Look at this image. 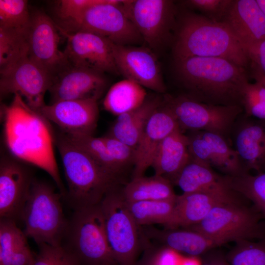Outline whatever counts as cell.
I'll return each instance as SVG.
<instances>
[{"instance_id":"6da1fadb","label":"cell","mask_w":265,"mask_h":265,"mask_svg":"<svg viewBox=\"0 0 265 265\" xmlns=\"http://www.w3.org/2000/svg\"><path fill=\"white\" fill-rule=\"evenodd\" d=\"M2 112L4 140L11 154L46 172L65 196L49 121L31 108L18 94L14 95L9 105L3 107Z\"/></svg>"},{"instance_id":"7a4b0ae2","label":"cell","mask_w":265,"mask_h":265,"mask_svg":"<svg viewBox=\"0 0 265 265\" xmlns=\"http://www.w3.org/2000/svg\"><path fill=\"white\" fill-rule=\"evenodd\" d=\"M174 70L188 92L185 95L209 104L241 106L249 82L246 68L224 58L193 56L174 59Z\"/></svg>"},{"instance_id":"3957f363","label":"cell","mask_w":265,"mask_h":265,"mask_svg":"<svg viewBox=\"0 0 265 265\" xmlns=\"http://www.w3.org/2000/svg\"><path fill=\"white\" fill-rule=\"evenodd\" d=\"M180 14H177L173 39L174 59L218 57L247 68L250 60L244 48L223 23L193 12Z\"/></svg>"},{"instance_id":"277c9868","label":"cell","mask_w":265,"mask_h":265,"mask_svg":"<svg viewBox=\"0 0 265 265\" xmlns=\"http://www.w3.org/2000/svg\"><path fill=\"white\" fill-rule=\"evenodd\" d=\"M56 144L61 158L68 186L65 196L75 210L100 203L117 188L119 180L105 171L62 132Z\"/></svg>"},{"instance_id":"5b68a950","label":"cell","mask_w":265,"mask_h":265,"mask_svg":"<svg viewBox=\"0 0 265 265\" xmlns=\"http://www.w3.org/2000/svg\"><path fill=\"white\" fill-rule=\"evenodd\" d=\"M63 196L49 185L34 179L20 218L27 238L39 245H62L68 222L61 203Z\"/></svg>"},{"instance_id":"8992f818","label":"cell","mask_w":265,"mask_h":265,"mask_svg":"<svg viewBox=\"0 0 265 265\" xmlns=\"http://www.w3.org/2000/svg\"><path fill=\"white\" fill-rule=\"evenodd\" d=\"M65 237L68 244L64 246L82 265L116 264L108 242L100 204L75 210Z\"/></svg>"},{"instance_id":"52a82bcc","label":"cell","mask_w":265,"mask_h":265,"mask_svg":"<svg viewBox=\"0 0 265 265\" xmlns=\"http://www.w3.org/2000/svg\"><path fill=\"white\" fill-rule=\"evenodd\" d=\"M123 1L104 0L74 18L61 22L58 26L67 32H91L116 45H139L144 40L125 11Z\"/></svg>"},{"instance_id":"ba28073f","label":"cell","mask_w":265,"mask_h":265,"mask_svg":"<svg viewBox=\"0 0 265 265\" xmlns=\"http://www.w3.org/2000/svg\"><path fill=\"white\" fill-rule=\"evenodd\" d=\"M240 203L219 205L200 222L187 229L201 232L222 245L265 238L264 217L254 207L248 208Z\"/></svg>"},{"instance_id":"9c48e42d","label":"cell","mask_w":265,"mask_h":265,"mask_svg":"<svg viewBox=\"0 0 265 265\" xmlns=\"http://www.w3.org/2000/svg\"><path fill=\"white\" fill-rule=\"evenodd\" d=\"M108 242L117 264L135 265L140 247V226L131 215L117 187L109 191L100 203Z\"/></svg>"},{"instance_id":"30bf717a","label":"cell","mask_w":265,"mask_h":265,"mask_svg":"<svg viewBox=\"0 0 265 265\" xmlns=\"http://www.w3.org/2000/svg\"><path fill=\"white\" fill-rule=\"evenodd\" d=\"M165 105L174 115L179 129L208 131L225 137L242 112L241 106L209 104L185 95L167 98Z\"/></svg>"},{"instance_id":"8fae6325","label":"cell","mask_w":265,"mask_h":265,"mask_svg":"<svg viewBox=\"0 0 265 265\" xmlns=\"http://www.w3.org/2000/svg\"><path fill=\"white\" fill-rule=\"evenodd\" d=\"M122 6L151 49L159 51L173 40L178 13L173 1L124 0Z\"/></svg>"},{"instance_id":"7c38bea8","label":"cell","mask_w":265,"mask_h":265,"mask_svg":"<svg viewBox=\"0 0 265 265\" xmlns=\"http://www.w3.org/2000/svg\"><path fill=\"white\" fill-rule=\"evenodd\" d=\"M0 72L1 96L18 94L36 111L46 105L44 97L53 77L32 60L28 53Z\"/></svg>"},{"instance_id":"4fadbf2b","label":"cell","mask_w":265,"mask_h":265,"mask_svg":"<svg viewBox=\"0 0 265 265\" xmlns=\"http://www.w3.org/2000/svg\"><path fill=\"white\" fill-rule=\"evenodd\" d=\"M59 33L57 25L46 13L31 14L26 35L28 54L53 78L70 65L59 48Z\"/></svg>"},{"instance_id":"5bb4252c","label":"cell","mask_w":265,"mask_h":265,"mask_svg":"<svg viewBox=\"0 0 265 265\" xmlns=\"http://www.w3.org/2000/svg\"><path fill=\"white\" fill-rule=\"evenodd\" d=\"M58 27L66 38L63 52L70 65L103 73L119 74L114 58L112 42L91 32H67Z\"/></svg>"},{"instance_id":"9a60e30c","label":"cell","mask_w":265,"mask_h":265,"mask_svg":"<svg viewBox=\"0 0 265 265\" xmlns=\"http://www.w3.org/2000/svg\"><path fill=\"white\" fill-rule=\"evenodd\" d=\"M187 136L190 159L215 168L225 175L237 176L246 172L235 150L220 134L194 131Z\"/></svg>"},{"instance_id":"2e32d148","label":"cell","mask_w":265,"mask_h":265,"mask_svg":"<svg viewBox=\"0 0 265 265\" xmlns=\"http://www.w3.org/2000/svg\"><path fill=\"white\" fill-rule=\"evenodd\" d=\"M113 53L118 72L126 79L157 92L165 91L159 63L152 50L113 44Z\"/></svg>"},{"instance_id":"e0dca14e","label":"cell","mask_w":265,"mask_h":265,"mask_svg":"<svg viewBox=\"0 0 265 265\" xmlns=\"http://www.w3.org/2000/svg\"><path fill=\"white\" fill-rule=\"evenodd\" d=\"M34 179L17 159L3 156L0 162V217L15 221L28 198Z\"/></svg>"},{"instance_id":"ac0fdd59","label":"cell","mask_w":265,"mask_h":265,"mask_svg":"<svg viewBox=\"0 0 265 265\" xmlns=\"http://www.w3.org/2000/svg\"><path fill=\"white\" fill-rule=\"evenodd\" d=\"M98 100L61 101L45 105L38 111L68 135H93L99 116Z\"/></svg>"},{"instance_id":"d6986e66","label":"cell","mask_w":265,"mask_h":265,"mask_svg":"<svg viewBox=\"0 0 265 265\" xmlns=\"http://www.w3.org/2000/svg\"><path fill=\"white\" fill-rule=\"evenodd\" d=\"M104 73L68 65L52 79L49 92L51 103L89 98L98 99L106 86Z\"/></svg>"},{"instance_id":"ffe728a7","label":"cell","mask_w":265,"mask_h":265,"mask_svg":"<svg viewBox=\"0 0 265 265\" xmlns=\"http://www.w3.org/2000/svg\"><path fill=\"white\" fill-rule=\"evenodd\" d=\"M234 190L219 192L183 193L177 195L172 214L164 225L166 229L189 228L200 222L215 207L240 202Z\"/></svg>"},{"instance_id":"44dd1931","label":"cell","mask_w":265,"mask_h":265,"mask_svg":"<svg viewBox=\"0 0 265 265\" xmlns=\"http://www.w3.org/2000/svg\"><path fill=\"white\" fill-rule=\"evenodd\" d=\"M179 129L169 108L164 104L150 117L135 148L132 178L144 176L151 166L155 154L162 140Z\"/></svg>"},{"instance_id":"7402d4cb","label":"cell","mask_w":265,"mask_h":265,"mask_svg":"<svg viewBox=\"0 0 265 265\" xmlns=\"http://www.w3.org/2000/svg\"><path fill=\"white\" fill-rule=\"evenodd\" d=\"M221 23L243 48L265 39V15L256 0H233Z\"/></svg>"},{"instance_id":"603a6c76","label":"cell","mask_w":265,"mask_h":265,"mask_svg":"<svg viewBox=\"0 0 265 265\" xmlns=\"http://www.w3.org/2000/svg\"><path fill=\"white\" fill-rule=\"evenodd\" d=\"M244 120L234 134V149L246 172H265V121Z\"/></svg>"},{"instance_id":"cb8c5ba5","label":"cell","mask_w":265,"mask_h":265,"mask_svg":"<svg viewBox=\"0 0 265 265\" xmlns=\"http://www.w3.org/2000/svg\"><path fill=\"white\" fill-rule=\"evenodd\" d=\"M142 232L163 244L164 247L188 256L198 257L222 245L215 239L190 229L179 230L175 228L161 230L149 227L143 229Z\"/></svg>"},{"instance_id":"d4e9b609","label":"cell","mask_w":265,"mask_h":265,"mask_svg":"<svg viewBox=\"0 0 265 265\" xmlns=\"http://www.w3.org/2000/svg\"><path fill=\"white\" fill-rule=\"evenodd\" d=\"M190 159L187 135L178 129L167 135L158 148L151 164L155 175L172 181Z\"/></svg>"},{"instance_id":"484cf974","label":"cell","mask_w":265,"mask_h":265,"mask_svg":"<svg viewBox=\"0 0 265 265\" xmlns=\"http://www.w3.org/2000/svg\"><path fill=\"white\" fill-rule=\"evenodd\" d=\"M172 181L183 193L219 192L233 189L228 176L220 175L211 167L190 159Z\"/></svg>"},{"instance_id":"4316f807","label":"cell","mask_w":265,"mask_h":265,"mask_svg":"<svg viewBox=\"0 0 265 265\" xmlns=\"http://www.w3.org/2000/svg\"><path fill=\"white\" fill-rule=\"evenodd\" d=\"M161 105L159 98L146 99L139 107L118 116L108 135L135 149L150 117Z\"/></svg>"},{"instance_id":"83f0119b","label":"cell","mask_w":265,"mask_h":265,"mask_svg":"<svg viewBox=\"0 0 265 265\" xmlns=\"http://www.w3.org/2000/svg\"><path fill=\"white\" fill-rule=\"evenodd\" d=\"M127 202L141 201H175L171 182L168 179L155 175L132 178L122 191Z\"/></svg>"},{"instance_id":"f1b7e54d","label":"cell","mask_w":265,"mask_h":265,"mask_svg":"<svg viewBox=\"0 0 265 265\" xmlns=\"http://www.w3.org/2000/svg\"><path fill=\"white\" fill-rule=\"evenodd\" d=\"M146 100L143 87L128 79L114 84L103 101L104 108L118 116L140 106Z\"/></svg>"},{"instance_id":"f546056e","label":"cell","mask_w":265,"mask_h":265,"mask_svg":"<svg viewBox=\"0 0 265 265\" xmlns=\"http://www.w3.org/2000/svg\"><path fill=\"white\" fill-rule=\"evenodd\" d=\"M175 201H141L127 202L129 211L138 226L164 225L173 212Z\"/></svg>"},{"instance_id":"4dcf8cb0","label":"cell","mask_w":265,"mask_h":265,"mask_svg":"<svg viewBox=\"0 0 265 265\" xmlns=\"http://www.w3.org/2000/svg\"><path fill=\"white\" fill-rule=\"evenodd\" d=\"M64 134L109 174L120 181V176L123 172L112 158L102 137H96L93 135Z\"/></svg>"},{"instance_id":"1f68e13d","label":"cell","mask_w":265,"mask_h":265,"mask_svg":"<svg viewBox=\"0 0 265 265\" xmlns=\"http://www.w3.org/2000/svg\"><path fill=\"white\" fill-rule=\"evenodd\" d=\"M229 178L232 188L250 200L265 218V172L255 175L245 173L237 176H229Z\"/></svg>"},{"instance_id":"d6a6232c","label":"cell","mask_w":265,"mask_h":265,"mask_svg":"<svg viewBox=\"0 0 265 265\" xmlns=\"http://www.w3.org/2000/svg\"><path fill=\"white\" fill-rule=\"evenodd\" d=\"M27 32L0 27V71L28 53Z\"/></svg>"},{"instance_id":"836d02e7","label":"cell","mask_w":265,"mask_h":265,"mask_svg":"<svg viewBox=\"0 0 265 265\" xmlns=\"http://www.w3.org/2000/svg\"><path fill=\"white\" fill-rule=\"evenodd\" d=\"M31 19L25 0H0V27L27 32Z\"/></svg>"},{"instance_id":"e575fe53","label":"cell","mask_w":265,"mask_h":265,"mask_svg":"<svg viewBox=\"0 0 265 265\" xmlns=\"http://www.w3.org/2000/svg\"><path fill=\"white\" fill-rule=\"evenodd\" d=\"M236 243L227 256L230 265H265V238Z\"/></svg>"},{"instance_id":"d590c367","label":"cell","mask_w":265,"mask_h":265,"mask_svg":"<svg viewBox=\"0 0 265 265\" xmlns=\"http://www.w3.org/2000/svg\"><path fill=\"white\" fill-rule=\"evenodd\" d=\"M241 105L246 117L265 121V86L261 82H248L241 95Z\"/></svg>"},{"instance_id":"8d00e7d4","label":"cell","mask_w":265,"mask_h":265,"mask_svg":"<svg viewBox=\"0 0 265 265\" xmlns=\"http://www.w3.org/2000/svg\"><path fill=\"white\" fill-rule=\"evenodd\" d=\"M34 258L26 240L15 239L0 244V265H32Z\"/></svg>"},{"instance_id":"74e56055","label":"cell","mask_w":265,"mask_h":265,"mask_svg":"<svg viewBox=\"0 0 265 265\" xmlns=\"http://www.w3.org/2000/svg\"><path fill=\"white\" fill-rule=\"evenodd\" d=\"M32 265H82L79 259L64 246L38 245Z\"/></svg>"},{"instance_id":"f35d334b","label":"cell","mask_w":265,"mask_h":265,"mask_svg":"<svg viewBox=\"0 0 265 265\" xmlns=\"http://www.w3.org/2000/svg\"><path fill=\"white\" fill-rule=\"evenodd\" d=\"M233 2V0H187L183 3L211 21L221 22Z\"/></svg>"},{"instance_id":"ab89813d","label":"cell","mask_w":265,"mask_h":265,"mask_svg":"<svg viewBox=\"0 0 265 265\" xmlns=\"http://www.w3.org/2000/svg\"><path fill=\"white\" fill-rule=\"evenodd\" d=\"M115 162L123 171L134 163L135 149L109 135L102 137Z\"/></svg>"},{"instance_id":"60d3db41","label":"cell","mask_w":265,"mask_h":265,"mask_svg":"<svg viewBox=\"0 0 265 265\" xmlns=\"http://www.w3.org/2000/svg\"><path fill=\"white\" fill-rule=\"evenodd\" d=\"M104 0H62L59 2L57 14L61 22L77 16L90 6Z\"/></svg>"},{"instance_id":"b9f144b4","label":"cell","mask_w":265,"mask_h":265,"mask_svg":"<svg viewBox=\"0 0 265 265\" xmlns=\"http://www.w3.org/2000/svg\"><path fill=\"white\" fill-rule=\"evenodd\" d=\"M250 68L265 76V39L245 47Z\"/></svg>"},{"instance_id":"7bdbcfd3","label":"cell","mask_w":265,"mask_h":265,"mask_svg":"<svg viewBox=\"0 0 265 265\" xmlns=\"http://www.w3.org/2000/svg\"><path fill=\"white\" fill-rule=\"evenodd\" d=\"M144 258L150 265H179L182 257L178 252L163 247Z\"/></svg>"},{"instance_id":"ee69618b","label":"cell","mask_w":265,"mask_h":265,"mask_svg":"<svg viewBox=\"0 0 265 265\" xmlns=\"http://www.w3.org/2000/svg\"><path fill=\"white\" fill-rule=\"evenodd\" d=\"M198 257L188 256L182 257L179 265H201Z\"/></svg>"},{"instance_id":"f6af8a7d","label":"cell","mask_w":265,"mask_h":265,"mask_svg":"<svg viewBox=\"0 0 265 265\" xmlns=\"http://www.w3.org/2000/svg\"><path fill=\"white\" fill-rule=\"evenodd\" d=\"M251 77L256 81L261 82L265 86V76L251 68Z\"/></svg>"},{"instance_id":"bcb514c9","label":"cell","mask_w":265,"mask_h":265,"mask_svg":"<svg viewBox=\"0 0 265 265\" xmlns=\"http://www.w3.org/2000/svg\"><path fill=\"white\" fill-rule=\"evenodd\" d=\"M201 265H230L229 263L227 261V263H226L224 261L221 260H215L210 262H208Z\"/></svg>"},{"instance_id":"7dc6e473","label":"cell","mask_w":265,"mask_h":265,"mask_svg":"<svg viewBox=\"0 0 265 265\" xmlns=\"http://www.w3.org/2000/svg\"><path fill=\"white\" fill-rule=\"evenodd\" d=\"M256 1L265 15V0H256Z\"/></svg>"},{"instance_id":"c3c4849f","label":"cell","mask_w":265,"mask_h":265,"mask_svg":"<svg viewBox=\"0 0 265 265\" xmlns=\"http://www.w3.org/2000/svg\"><path fill=\"white\" fill-rule=\"evenodd\" d=\"M135 265H150L147 261L144 258L142 261Z\"/></svg>"},{"instance_id":"681fc988","label":"cell","mask_w":265,"mask_h":265,"mask_svg":"<svg viewBox=\"0 0 265 265\" xmlns=\"http://www.w3.org/2000/svg\"><path fill=\"white\" fill-rule=\"evenodd\" d=\"M108 265V264H107V265Z\"/></svg>"}]
</instances>
